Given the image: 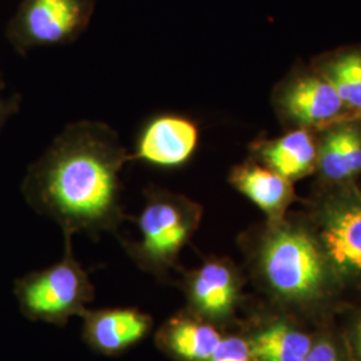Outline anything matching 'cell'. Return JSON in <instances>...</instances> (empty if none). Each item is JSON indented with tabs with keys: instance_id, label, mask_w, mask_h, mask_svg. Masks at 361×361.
I'll return each mask as SVG.
<instances>
[{
	"instance_id": "7",
	"label": "cell",
	"mask_w": 361,
	"mask_h": 361,
	"mask_svg": "<svg viewBox=\"0 0 361 361\" xmlns=\"http://www.w3.org/2000/svg\"><path fill=\"white\" fill-rule=\"evenodd\" d=\"M98 0H20L4 35L25 56L37 49L75 42L90 26Z\"/></svg>"
},
{
	"instance_id": "12",
	"label": "cell",
	"mask_w": 361,
	"mask_h": 361,
	"mask_svg": "<svg viewBox=\"0 0 361 361\" xmlns=\"http://www.w3.org/2000/svg\"><path fill=\"white\" fill-rule=\"evenodd\" d=\"M224 329L182 308L155 331L154 344L173 361H207Z\"/></svg>"
},
{
	"instance_id": "3",
	"label": "cell",
	"mask_w": 361,
	"mask_h": 361,
	"mask_svg": "<svg viewBox=\"0 0 361 361\" xmlns=\"http://www.w3.org/2000/svg\"><path fill=\"white\" fill-rule=\"evenodd\" d=\"M145 205L133 219L138 240L121 238L126 255L141 271L159 283H171V273L180 271V255L198 231L204 209L183 194L161 186L143 190Z\"/></svg>"
},
{
	"instance_id": "13",
	"label": "cell",
	"mask_w": 361,
	"mask_h": 361,
	"mask_svg": "<svg viewBox=\"0 0 361 361\" xmlns=\"http://www.w3.org/2000/svg\"><path fill=\"white\" fill-rule=\"evenodd\" d=\"M233 189L246 197L265 214L267 221H280L288 216L295 201L292 180L255 161L237 165L229 173Z\"/></svg>"
},
{
	"instance_id": "11",
	"label": "cell",
	"mask_w": 361,
	"mask_h": 361,
	"mask_svg": "<svg viewBox=\"0 0 361 361\" xmlns=\"http://www.w3.org/2000/svg\"><path fill=\"white\" fill-rule=\"evenodd\" d=\"M276 104L280 113L304 129L332 126L345 110L335 87L320 73L288 85L279 92Z\"/></svg>"
},
{
	"instance_id": "21",
	"label": "cell",
	"mask_w": 361,
	"mask_h": 361,
	"mask_svg": "<svg viewBox=\"0 0 361 361\" xmlns=\"http://www.w3.org/2000/svg\"><path fill=\"white\" fill-rule=\"evenodd\" d=\"M357 118H361V113H359V114H357Z\"/></svg>"
},
{
	"instance_id": "16",
	"label": "cell",
	"mask_w": 361,
	"mask_h": 361,
	"mask_svg": "<svg viewBox=\"0 0 361 361\" xmlns=\"http://www.w3.org/2000/svg\"><path fill=\"white\" fill-rule=\"evenodd\" d=\"M335 87L345 109L361 113V50L345 51L335 56L320 70Z\"/></svg>"
},
{
	"instance_id": "14",
	"label": "cell",
	"mask_w": 361,
	"mask_h": 361,
	"mask_svg": "<svg viewBox=\"0 0 361 361\" xmlns=\"http://www.w3.org/2000/svg\"><path fill=\"white\" fill-rule=\"evenodd\" d=\"M252 152L262 165L292 182L307 177L317 169L319 145L310 130L304 128L276 140L253 143Z\"/></svg>"
},
{
	"instance_id": "10",
	"label": "cell",
	"mask_w": 361,
	"mask_h": 361,
	"mask_svg": "<svg viewBox=\"0 0 361 361\" xmlns=\"http://www.w3.org/2000/svg\"><path fill=\"white\" fill-rule=\"evenodd\" d=\"M82 338L99 355L118 356L135 347L154 329V319L135 307L87 310L80 316Z\"/></svg>"
},
{
	"instance_id": "17",
	"label": "cell",
	"mask_w": 361,
	"mask_h": 361,
	"mask_svg": "<svg viewBox=\"0 0 361 361\" xmlns=\"http://www.w3.org/2000/svg\"><path fill=\"white\" fill-rule=\"evenodd\" d=\"M304 361H352L337 319L314 328L313 343Z\"/></svg>"
},
{
	"instance_id": "6",
	"label": "cell",
	"mask_w": 361,
	"mask_h": 361,
	"mask_svg": "<svg viewBox=\"0 0 361 361\" xmlns=\"http://www.w3.org/2000/svg\"><path fill=\"white\" fill-rule=\"evenodd\" d=\"M185 310L224 331L240 326L241 312L249 305L246 273L232 258L207 256L194 269H180Z\"/></svg>"
},
{
	"instance_id": "20",
	"label": "cell",
	"mask_w": 361,
	"mask_h": 361,
	"mask_svg": "<svg viewBox=\"0 0 361 361\" xmlns=\"http://www.w3.org/2000/svg\"><path fill=\"white\" fill-rule=\"evenodd\" d=\"M6 90V83L0 77V133L20 109V97L15 92L8 94Z\"/></svg>"
},
{
	"instance_id": "18",
	"label": "cell",
	"mask_w": 361,
	"mask_h": 361,
	"mask_svg": "<svg viewBox=\"0 0 361 361\" xmlns=\"http://www.w3.org/2000/svg\"><path fill=\"white\" fill-rule=\"evenodd\" d=\"M207 361H257L245 332L237 326L224 332Z\"/></svg>"
},
{
	"instance_id": "1",
	"label": "cell",
	"mask_w": 361,
	"mask_h": 361,
	"mask_svg": "<svg viewBox=\"0 0 361 361\" xmlns=\"http://www.w3.org/2000/svg\"><path fill=\"white\" fill-rule=\"evenodd\" d=\"M130 152L104 122L67 125L27 168L22 193L39 214L52 219L63 235L92 238L116 234L130 219L122 202L121 171Z\"/></svg>"
},
{
	"instance_id": "5",
	"label": "cell",
	"mask_w": 361,
	"mask_h": 361,
	"mask_svg": "<svg viewBox=\"0 0 361 361\" xmlns=\"http://www.w3.org/2000/svg\"><path fill=\"white\" fill-rule=\"evenodd\" d=\"M16 295L22 310L34 320L66 326L73 317L83 314L95 297V288L75 257L73 235H65L63 257L22 279Z\"/></svg>"
},
{
	"instance_id": "2",
	"label": "cell",
	"mask_w": 361,
	"mask_h": 361,
	"mask_svg": "<svg viewBox=\"0 0 361 361\" xmlns=\"http://www.w3.org/2000/svg\"><path fill=\"white\" fill-rule=\"evenodd\" d=\"M238 246L247 280L271 310L316 328L347 307L307 219H265L243 233Z\"/></svg>"
},
{
	"instance_id": "4",
	"label": "cell",
	"mask_w": 361,
	"mask_h": 361,
	"mask_svg": "<svg viewBox=\"0 0 361 361\" xmlns=\"http://www.w3.org/2000/svg\"><path fill=\"white\" fill-rule=\"evenodd\" d=\"M347 304L361 296V192L329 186L305 217Z\"/></svg>"
},
{
	"instance_id": "8",
	"label": "cell",
	"mask_w": 361,
	"mask_h": 361,
	"mask_svg": "<svg viewBox=\"0 0 361 361\" xmlns=\"http://www.w3.org/2000/svg\"><path fill=\"white\" fill-rule=\"evenodd\" d=\"M240 328L257 361H304L314 336L310 324L262 302H249Z\"/></svg>"
},
{
	"instance_id": "9",
	"label": "cell",
	"mask_w": 361,
	"mask_h": 361,
	"mask_svg": "<svg viewBox=\"0 0 361 361\" xmlns=\"http://www.w3.org/2000/svg\"><path fill=\"white\" fill-rule=\"evenodd\" d=\"M200 146V129L192 118L174 111L149 116L138 130L130 162L176 170L186 166Z\"/></svg>"
},
{
	"instance_id": "19",
	"label": "cell",
	"mask_w": 361,
	"mask_h": 361,
	"mask_svg": "<svg viewBox=\"0 0 361 361\" xmlns=\"http://www.w3.org/2000/svg\"><path fill=\"white\" fill-rule=\"evenodd\" d=\"M337 322L352 361H361V296L347 304Z\"/></svg>"
},
{
	"instance_id": "15",
	"label": "cell",
	"mask_w": 361,
	"mask_h": 361,
	"mask_svg": "<svg viewBox=\"0 0 361 361\" xmlns=\"http://www.w3.org/2000/svg\"><path fill=\"white\" fill-rule=\"evenodd\" d=\"M317 169L329 186L352 182L361 173V128L350 121L335 123L319 145Z\"/></svg>"
}]
</instances>
